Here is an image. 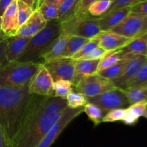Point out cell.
<instances>
[{"label":"cell","instance_id":"6da1fadb","mask_svg":"<svg viewBox=\"0 0 147 147\" xmlns=\"http://www.w3.org/2000/svg\"><path fill=\"white\" fill-rule=\"evenodd\" d=\"M67 107L66 99L32 95L11 147H36Z\"/></svg>","mask_w":147,"mask_h":147},{"label":"cell","instance_id":"7a4b0ae2","mask_svg":"<svg viewBox=\"0 0 147 147\" xmlns=\"http://www.w3.org/2000/svg\"><path fill=\"white\" fill-rule=\"evenodd\" d=\"M28 84L0 86V126L11 141L18 130L31 98Z\"/></svg>","mask_w":147,"mask_h":147},{"label":"cell","instance_id":"3957f363","mask_svg":"<svg viewBox=\"0 0 147 147\" xmlns=\"http://www.w3.org/2000/svg\"><path fill=\"white\" fill-rule=\"evenodd\" d=\"M61 33V24L57 19L47 22L45 27L30 37L24 51L17 61L42 63V56Z\"/></svg>","mask_w":147,"mask_h":147},{"label":"cell","instance_id":"277c9868","mask_svg":"<svg viewBox=\"0 0 147 147\" xmlns=\"http://www.w3.org/2000/svg\"><path fill=\"white\" fill-rule=\"evenodd\" d=\"M40 63L7 61L0 66V86H21L28 84Z\"/></svg>","mask_w":147,"mask_h":147},{"label":"cell","instance_id":"5b68a950","mask_svg":"<svg viewBox=\"0 0 147 147\" xmlns=\"http://www.w3.org/2000/svg\"><path fill=\"white\" fill-rule=\"evenodd\" d=\"M60 24L62 33L88 39L96 37L101 32L99 27L98 17H93L88 13L74 16L60 22Z\"/></svg>","mask_w":147,"mask_h":147},{"label":"cell","instance_id":"8992f818","mask_svg":"<svg viewBox=\"0 0 147 147\" xmlns=\"http://www.w3.org/2000/svg\"><path fill=\"white\" fill-rule=\"evenodd\" d=\"M110 31L131 39L141 37L147 32V15L130 12Z\"/></svg>","mask_w":147,"mask_h":147},{"label":"cell","instance_id":"52a82bcc","mask_svg":"<svg viewBox=\"0 0 147 147\" xmlns=\"http://www.w3.org/2000/svg\"><path fill=\"white\" fill-rule=\"evenodd\" d=\"M88 102L98 106L106 115L109 111L116 108H126L130 105L123 90L114 88L93 97H86Z\"/></svg>","mask_w":147,"mask_h":147},{"label":"cell","instance_id":"ba28073f","mask_svg":"<svg viewBox=\"0 0 147 147\" xmlns=\"http://www.w3.org/2000/svg\"><path fill=\"white\" fill-rule=\"evenodd\" d=\"M84 111V107L78 108H70L67 107L63 110L61 116L57 122L50 128L36 147H50L63 130L70 122L80 115Z\"/></svg>","mask_w":147,"mask_h":147},{"label":"cell","instance_id":"9c48e42d","mask_svg":"<svg viewBox=\"0 0 147 147\" xmlns=\"http://www.w3.org/2000/svg\"><path fill=\"white\" fill-rule=\"evenodd\" d=\"M77 92L83 94L86 97H93L116 86L113 82L98 74L85 76L75 86Z\"/></svg>","mask_w":147,"mask_h":147},{"label":"cell","instance_id":"30bf717a","mask_svg":"<svg viewBox=\"0 0 147 147\" xmlns=\"http://www.w3.org/2000/svg\"><path fill=\"white\" fill-rule=\"evenodd\" d=\"M28 89L30 95L55 97L54 81L42 63L29 82Z\"/></svg>","mask_w":147,"mask_h":147},{"label":"cell","instance_id":"8fae6325","mask_svg":"<svg viewBox=\"0 0 147 147\" xmlns=\"http://www.w3.org/2000/svg\"><path fill=\"white\" fill-rule=\"evenodd\" d=\"M42 63L49 71L54 82L61 79L73 82L76 60L71 58H59Z\"/></svg>","mask_w":147,"mask_h":147},{"label":"cell","instance_id":"7c38bea8","mask_svg":"<svg viewBox=\"0 0 147 147\" xmlns=\"http://www.w3.org/2000/svg\"><path fill=\"white\" fill-rule=\"evenodd\" d=\"M146 59L147 56L139 55L133 59L128 60L120 76L113 80H111L113 82V85L117 88L123 89L125 84L134 77L135 75L137 74V72L146 61Z\"/></svg>","mask_w":147,"mask_h":147},{"label":"cell","instance_id":"4fadbf2b","mask_svg":"<svg viewBox=\"0 0 147 147\" xmlns=\"http://www.w3.org/2000/svg\"><path fill=\"white\" fill-rule=\"evenodd\" d=\"M131 12V7H123L107 12L98 17L99 27L101 31H110L121 22Z\"/></svg>","mask_w":147,"mask_h":147},{"label":"cell","instance_id":"5bb4252c","mask_svg":"<svg viewBox=\"0 0 147 147\" xmlns=\"http://www.w3.org/2000/svg\"><path fill=\"white\" fill-rule=\"evenodd\" d=\"M98 36L100 40V46L107 51L120 50L133 40L111 31H101Z\"/></svg>","mask_w":147,"mask_h":147},{"label":"cell","instance_id":"9a60e30c","mask_svg":"<svg viewBox=\"0 0 147 147\" xmlns=\"http://www.w3.org/2000/svg\"><path fill=\"white\" fill-rule=\"evenodd\" d=\"M47 22L43 19L38 10H35L30 18L17 29L15 35L31 37L45 27Z\"/></svg>","mask_w":147,"mask_h":147},{"label":"cell","instance_id":"2e32d148","mask_svg":"<svg viewBox=\"0 0 147 147\" xmlns=\"http://www.w3.org/2000/svg\"><path fill=\"white\" fill-rule=\"evenodd\" d=\"M100 59H79L76 60L75 73L73 79V86H76L83 77L96 74L98 71Z\"/></svg>","mask_w":147,"mask_h":147},{"label":"cell","instance_id":"e0dca14e","mask_svg":"<svg viewBox=\"0 0 147 147\" xmlns=\"http://www.w3.org/2000/svg\"><path fill=\"white\" fill-rule=\"evenodd\" d=\"M1 30L9 36L15 35L19 28L18 4L17 0H13L2 15Z\"/></svg>","mask_w":147,"mask_h":147},{"label":"cell","instance_id":"ac0fdd59","mask_svg":"<svg viewBox=\"0 0 147 147\" xmlns=\"http://www.w3.org/2000/svg\"><path fill=\"white\" fill-rule=\"evenodd\" d=\"M30 37L14 35L7 39L6 57L7 61H17L24 51Z\"/></svg>","mask_w":147,"mask_h":147},{"label":"cell","instance_id":"d6986e66","mask_svg":"<svg viewBox=\"0 0 147 147\" xmlns=\"http://www.w3.org/2000/svg\"><path fill=\"white\" fill-rule=\"evenodd\" d=\"M70 36L65 33H60V35L50 44L42 56V63L51 61L61 58Z\"/></svg>","mask_w":147,"mask_h":147},{"label":"cell","instance_id":"ffe728a7","mask_svg":"<svg viewBox=\"0 0 147 147\" xmlns=\"http://www.w3.org/2000/svg\"><path fill=\"white\" fill-rule=\"evenodd\" d=\"M147 110V100L135 102L126 108V115L123 122L129 125H133L140 117L144 116Z\"/></svg>","mask_w":147,"mask_h":147},{"label":"cell","instance_id":"44dd1931","mask_svg":"<svg viewBox=\"0 0 147 147\" xmlns=\"http://www.w3.org/2000/svg\"><path fill=\"white\" fill-rule=\"evenodd\" d=\"M81 0H63L58 7L57 20L60 22L76 16Z\"/></svg>","mask_w":147,"mask_h":147},{"label":"cell","instance_id":"7402d4cb","mask_svg":"<svg viewBox=\"0 0 147 147\" xmlns=\"http://www.w3.org/2000/svg\"><path fill=\"white\" fill-rule=\"evenodd\" d=\"M129 104L142 100H147V84L131 86L123 89Z\"/></svg>","mask_w":147,"mask_h":147},{"label":"cell","instance_id":"603a6c76","mask_svg":"<svg viewBox=\"0 0 147 147\" xmlns=\"http://www.w3.org/2000/svg\"><path fill=\"white\" fill-rule=\"evenodd\" d=\"M121 56L123 54L145 55L147 56V41L144 37H139L131 40L126 46L120 49Z\"/></svg>","mask_w":147,"mask_h":147},{"label":"cell","instance_id":"cb8c5ba5","mask_svg":"<svg viewBox=\"0 0 147 147\" xmlns=\"http://www.w3.org/2000/svg\"><path fill=\"white\" fill-rule=\"evenodd\" d=\"M90 39L78 36L70 35L67 42L65 50L62 54L61 58H72V56L77 53L80 48L87 43Z\"/></svg>","mask_w":147,"mask_h":147},{"label":"cell","instance_id":"d4e9b609","mask_svg":"<svg viewBox=\"0 0 147 147\" xmlns=\"http://www.w3.org/2000/svg\"><path fill=\"white\" fill-rule=\"evenodd\" d=\"M127 61L128 60L121 59L120 61L116 62L115 64L112 65V66H109L106 69L98 71L96 74L108 79L113 80V79H116L120 76L121 74L123 71V69H124L125 66H126V63H127Z\"/></svg>","mask_w":147,"mask_h":147},{"label":"cell","instance_id":"484cf974","mask_svg":"<svg viewBox=\"0 0 147 147\" xmlns=\"http://www.w3.org/2000/svg\"><path fill=\"white\" fill-rule=\"evenodd\" d=\"M83 112H86L89 119L93 122L94 125H98L103 122V118L105 113L98 106L95 104L88 102L84 106Z\"/></svg>","mask_w":147,"mask_h":147},{"label":"cell","instance_id":"4316f807","mask_svg":"<svg viewBox=\"0 0 147 147\" xmlns=\"http://www.w3.org/2000/svg\"><path fill=\"white\" fill-rule=\"evenodd\" d=\"M54 91L55 97L65 99L67 95L73 92V84L70 81L64 79L56 81L54 82Z\"/></svg>","mask_w":147,"mask_h":147},{"label":"cell","instance_id":"83f0119b","mask_svg":"<svg viewBox=\"0 0 147 147\" xmlns=\"http://www.w3.org/2000/svg\"><path fill=\"white\" fill-rule=\"evenodd\" d=\"M112 2L107 0H97L89 7L88 12L93 17H99L110 9Z\"/></svg>","mask_w":147,"mask_h":147},{"label":"cell","instance_id":"f1b7e54d","mask_svg":"<svg viewBox=\"0 0 147 147\" xmlns=\"http://www.w3.org/2000/svg\"><path fill=\"white\" fill-rule=\"evenodd\" d=\"M58 6L53 3H43L38 8V11L41 14L46 22L57 19Z\"/></svg>","mask_w":147,"mask_h":147},{"label":"cell","instance_id":"f546056e","mask_svg":"<svg viewBox=\"0 0 147 147\" xmlns=\"http://www.w3.org/2000/svg\"><path fill=\"white\" fill-rule=\"evenodd\" d=\"M98 46H100V40H99L98 36L93 37V38L90 39L86 43H85L83 46L80 48V50L75 53L71 59H74V60H78L83 58V56H86L90 52H91L93 49L96 48Z\"/></svg>","mask_w":147,"mask_h":147},{"label":"cell","instance_id":"4dcf8cb0","mask_svg":"<svg viewBox=\"0 0 147 147\" xmlns=\"http://www.w3.org/2000/svg\"><path fill=\"white\" fill-rule=\"evenodd\" d=\"M121 59V53L120 50H114V51H108L107 53L100 59L98 71L115 64Z\"/></svg>","mask_w":147,"mask_h":147},{"label":"cell","instance_id":"1f68e13d","mask_svg":"<svg viewBox=\"0 0 147 147\" xmlns=\"http://www.w3.org/2000/svg\"><path fill=\"white\" fill-rule=\"evenodd\" d=\"M65 99L67 107L70 108H81L84 107L88 103L86 97L79 92H70Z\"/></svg>","mask_w":147,"mask_h":147},{"label":"cell","instance_id":"d6a6232c","mask_svg":"<svg viewBox=\"0 0 147 147\" xmlns=\"http://www.w3.org/2000/svg\"><path fill=\"white\" fill-rule=\"evenodd\" d=\"M17 4H18V23L20 27L30 18L34 10L28 4L23 2L21 0H17Z\"/></svg>","mask_w":147,"mask_h":147},{"label":"cell","instance_id":"836d02e7","mask_svg":"<svg viewBox=\"0 0 147 147\" xmlns=\"http://www.w3.org/2000/svg\"><path fill=\"white\" fill-rule=\"evenodd\" d=\"M141 84H147V59L140 68L137 74L135 75L134 77L131 79L129 82H127L122 89L131 86Z\"/></svg>","mask_w":147,"mask_h":147},{"label":"cell","instance_id":"e575fe53","mask_svg":"<svg viewBox=\"0 0 147 147\" xmlns=\"http://www.w3.org/2000/svg\"><path fill=\"white\" fill-rule=\"evenodd\" d=\"M126 115V108H116L109 111L103 118V122L123 121Z\"/></svg>","mask_w":147,"mask_h":147},{"label":"cell","instance_id":"d590c367","mask_svg":"<svg viewBox=\"0 0 147 147\" xmlns=\"http://www.w3.org/2000/svg\"><path fill=\"white\" fill-rule=\"evenodd\" d=\"M143 1H145V0H116L112 3L110 9L107 12L113 11V10H118V9L123 8V7H131V6Z\"/></svg>","mask_w":147,"mask_h":147},{"label":"cell","instance_id":"8d00e7d4","mask_svg":"<svg viewBox=\"0 0 147 147\" xmlns=\"http://www.w3.org/2000/svg\"><path fill=\"white\" fill-rule=\"evenodd\" d=\"M107 50H105L103 48L98 46L80 59H90V60H92V59H101L107 53Z\"/></svg>","mask_w":147,"mask_h":147},{"label":"cell","instance_id":"74e56055","mask_svg":"<svg viewBox=\"0 0 147 147\" xmlns=\"http://www.w3.org/2000/svg\"><path fill=\"white\" fill-rule=\"evenodd\" d=\"M131 12L147 15V0L141 1L131 7Z\"/></svg>","mask_w":147,"mask_h":147},{"label":"cell","instance_id":"f35d334b","mask_svg":"<svg viewBox=\"0 0 147 147\" xmlns=\"http://www.w3.org/2000/svg\"><path fill=\"white\" fill-rule=\"evenodd\" d=\"M96 1L97 0H81L80 4H79L78 9V12L76 15L88 14V10L89 7Z\"/></svg>","mask_w":147,"mask_h":147},{"label":"cell","instance_id":"ab89813d","mask_svg":"<svg viewBox=\"0 0 147 147\" xmlns=\"http://www.w3.org/2000/svg\"><path fill=\"white\" fill-rule=\"evenodd\" d=\"M0 147H11V140L7 136L5 131L0 126Z\"/></svg>","mask_w":147,"mask_h":147},{"label":"cell","instance_id":"60d3db41","mask_svg":"<svg viewBox=\"0 0 147 147\" xmlns=\"http://www.w3.org/2000/svg\"><path fill=\"white\" fill-rule=\"evenodd\" d=\"M7 44V39L0 42V66H2L4 63H5L7 61V57H6Z\"/></svg>","mask_w":147,"mask_h":147},{"label":"cell","instance_id":"b9f144b4","mask_svg":"<svg viewBox=\"0 0 147 147\" xmlns=\"http://www.w3.org/2000/svg\"><path fill=\"white\" fill-rule=\"evenodd\" d=\"M12 1L13 0H0V17H2L5 10Z\"/></svg>","mask_w":147,"mask_h":147},{"label":"cell","instance_id":"7bdbcfd3","mask_svg":"<svg viewBox=\"0 0 147 147\" xmlns=\"http://www.w3.org/2000/svg\"><path fill=\"white\" fill-rule=\"evenodd\" d=\"M23 2L28 4L30 7H31L33 10L35 11L37 10V4H38V0H21Z\"/></svg>","mask_w":147,"mask_h":147},{"label":"cell","instance_id":"ee69618b","mask_svg":"<svg viewBox=\"0 0 147 147\" xmlns=\"http://www.w3.org/2000/svg\"><path fill=\"white\" fill-rule=\"evenodd\" d=\"M9 37L10 36L8 35L7 34H6L2 30H0V42L2 41V40H7V39H8Z\"/></svg>","mask_w":147,"mask_h":147},{"label":"cell","instance_id":"f6af8a7d","mask_svg":"<svg viewBox=\"0 0 147 147\" xmlns=\"http://www.w3.org/2000/svg\"><path fill=\"white\" fill-rule=\"evenodd\" d=\"M63 0H44L42 2L43 3H53V4H57V6H60V4L63 2Z\"/></svg>","mask_w":147,"mask_h":147},{"label":"cell","instance_id":"bcb514c9","mask_svg":"<svg viewBox=\"0 0 147 147\" xmlns=\"http://www.w3.org/2000/svg\"><path fill=\"white\" fill-rule=\"evenodd\" d=\"M43 1H44V0H40V1H39V2H38V7H37V10H38L39 7H40V5H41V4H42Z\"/></svg>","mask_w":147,"mask_h":147},{"label":"cell","instance_id":"7dc6e473","mask_svg":"<svg viewBox=\"0 0 147 147\" xmlns=\"http://www.w3.org/2000/svg\"><path fill=\"white\" fill-rule=\"evenodd\" d=\"M141 37H144V39H145V40H146V41H147V32H146V33H145V34H144V35H142V36H141Z\"/></svg>","mask_w":147,"mask_h":147},{"label":"cell","instance_id":"c3c4849f","mask_svg":"<svg viewBox=\"0 0 147 147\" xmlns=\"http://www.w3.org/2000/svg\"><path fill=\"white\" fill-rule=\"evenodd\" d=\"M1 25H2V17H0V30H1Z\"/></svg>","mask_w":147,"mask_h":147},{"label":"cell","instance_id":"681fc988","mask_svg":"<svg viewBox=\"0 0 147 147\" xmlns=\"http://www.w3.org/2000/svg\"><path fill=\"white\" fill-rule=\"evenodd\" d=\"M144 116L145 118H146V119H147V110H146V112H145V113H144Z\"/></svg>","mask_w":147,"mask_h":147},{"label":"cell","instance_id":"f907efd6","mask_svg":"<svg viewBox=\"0 0 147 147\" xmlns=\"http://www.w3.org/2000/svg\"><path fill=\"white\" fill-rule=\"evenodd\" d=\"M107 1H111L112 3H113V1H116V0H107Z\"/></svg>","mask_w":147,"mask_h":147},{"label":"cell","instance_id":"816d5d0a","mask_svg":"<svg viewBox=\"0 0 147 147\" xmlns=\"http://www.w3.org/2000/svg\"><path fill=\"white\" fill-rule=\"evenodd\" d=\"M39 1H40V0H38V2H39ZM37 7H38V4H37Z\"/></svg>","mask_w":147,"mask_h":147}]
</instances>
